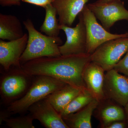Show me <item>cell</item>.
Listing matches in <instances>:
<instances>
[{
	"label": "cell",
	"mask_w": 128,
	"mask_h": 128,
	"mask_svg": "<svg viewBox=\"0 0 128 128\" xmlns=\"http://www.w3.org/2000/svg\"><path fill=\"white\" fill-rule=\"evenodd\" d=\"M91 61V54H88L44 57L22 64L21 69L30 76H51L84 90L86 88L82 78V72Z\"/></svg>",
	"instance_id": "1"
},
{
	"label": "cell",
	"mask_w": 128,
	"mask_h": 128,
	"mask_svg": "<svg viewBox=\"0 0 128 128\" xmlns=\"http://www.w3.org/2000/svg\"><path fill=\"white\" fill-rule=\"evenodd\" d=\"M36 76L24 96L9 104L7 108L9 114L22 113L28 111L32 105L67 84L51 76L44 75Z\"/></svg>",
	"instance_id": "2"
},
{
	"label": "cell",
	"mask_w": 128,
	"mask_h": 128,
	"mask_svg": "<svg viewBox=\"0 0 128 128\" xmlns=\"http://www.w3.org/2000/svg\"><path fill=\"white\" fill-rule=\"evenodd\" d=\"M23 24L28 33V39L20 59L21 65L37 58L61 55L58 45L62 41L59 37L54 38L42 34L35 28L30 18L23 21Z\"/></svg>",
	"instance_id": "3"
},
{
	"label": "cell",
	"mask_w": 128,
	"mask_h": 128,
	"mask_svg": "<svg viewBox=\"0 0 128 128\" xmlns=\"http://www.w3.org/2000/svg\"><path fill=\"white\" fill-rule=\"evenodd\" d=\"M128 50V37L112 40L102 44L91 54V61L106 72L114 68Z\"/></svg>",
	"instance_id": "4"
},
{
	"label": "cell",
	"mask_w": 128,
	"mask_h": 128,
	"mask_svg": "<svg viewBox=\"0 0 128 128\" xmlns=\"http://www.w3.org/2000/svg\"><path fill=\"white\" fill-rule=\"evenodd\" d=\"M82 13L86 25L87 38V53L91 54L102 44L112 40L128 37V33L113 34L98 23L95 14L88 5L85 6Z\"/></svg>",
	"instance_id": "5"
},
{
	"label": "cell",
	"mask_w": 128,
	"mask_h": 128,
	"mask_svg": "<svg viewBox=\"0 0 128 128\" xmlns=\"http://www.w3.org/2000/svg\"><path fill=\"white\" fill-rule=\"evenodd\" d=\"M79 21L74 27L60 25V30L64 32L66 41L59 46L61 55L82 54L87 53L86 29L82 12L79 14Z\"/></svg>",
	"instance_id": "6"
},
{
	"label": "cell",
	"mask_w": 128,
	"mask_h": 128,
	"mask_svg": "<svg viewBox=\"0 0 128 128\" xmlns=\"http://www.w3.org/2000/svg\"><path fill=\"white\" fill-rule=\"evenodd\" d=\"M30 76L24 72L22 69L16 67L1 80L0 90L3 101L10 103L24 95L29 88Z\"/></svg>",
	"instance_id": "7"
},
{
	"label": "cell",
	"mask_w": 128,
	"mask_h": 128,
	"mask_svg": "<svg viewBox=\"0 0 128 128\" xmlns=\"http://www.w3.org/2000/svg\"><path fill=\"white\" fill-rule=\"evenodd\" d=\"M87 5L106 30H109L118 21H128V10L121 0H114L104 3L96 2Z\"/></svg>",
	"instance_id": "8"
},
{
	"label": "cell",
	"mask_w": 128,
	"mask_h": 128,
	"mask_svg": "<svg viewBox=\"0 0 128 128\" xmlns=\"http://www.w3.org/2000/svg\"><path fill=\"white\" fill-rule=\"evenodd\" d=\"M103 92L105 98L124 107L128 102V76L114 68L106 72Z\"/></svg>",
	"instance_id": "9"
},
{
	"label": "cell",
	"mask_w": 128,
	"mask_h": 128,
	"mask_svg": "<svg viewBox=\"0 0 128 128\" xmlns=\"http://www.w3.org/2000/svg\"><path fill=\"white\" fill-rule=\"evenodd\" d=\"M28 39V34L25 33L19 39L6 41L0 40V64L6 71L12 66L21 68L20 59L24 52Z\"/></svg>",
	"instance_id": "10"
},
{
	"label": "cell",
	"mask_w": 128,
	"mask_h": 128,
	"mask_svg": "<svg viewBox=\"0 0 128 128\" xmlns=\"http://www.w3.org/2000/svg\"><path fill=\"white\" fill-rule=\"evenodd\" d=\"M34 119L46 128H69L59 113L46 98L30 106L28 108Z\"/></svg>",
	"instance_id": "11"
},
{
	"label": "cell",
	"mask_w": 128,
	"mask_h": 128,
	"mask_svg": "<svg viewBox=\"0 0 128 128\" xmlns=\"http://www.w3.org/2000/svg\"><path fill=\"white\" fill-rule=\"evenodd\" d=\"M105 72L101 66L92 61L86 65L82 72L86 89L98 102L106 98L103 92Z\"/></svg>",
	"instance_id": "12"
},
{
	"label": "cell",
	"mask_w": 128,
	"mask_h": 128,
	"mask_svg": "<svg viewBox=\"0 0 128 128\" xmlns=\"http://www.w3.org/2000/svg\"><path fill=\"white\" fill-rule=\"evenodd\" d=\"M93 115L99 121L100 128H106L114 121H126L124 107L107 98L98 102Z\"/></svg>",
	"instance_id": "13"
},
{
	"label": "cell",
	"mask_w": 128,
	"mask_h": 128,
	"mask_svg": "<svg viewBox=\"0 0 128 128\" xmlns=\"http://www.w3.org/2000/svg\"><path fill=\"white\" fill-rule=\"evenodd\" d=\"M89 0H54L52 3L59 16L60 25L71 26Z\"/></svg>",
	"instance_id": "14"
},
{
	"label": "cell",
	"mask_w": 128,
	"mask_h": 128,
	"mask_svg": "<svg viewBox=\"0 0 128 128\" xmlns=\"http://www.w3.org/2000/svg\"><path fill=\"white\" fill-rule=\"evenodd\" d=\"M22 25L19 18L14 15L0 14V38L12 41L24 35Z\"/></svg>",
	"instance_id": "15"
},
{
	"label": "cell",
	"mask_w": 128,
	"mask_h": 128,
	"mask_svg": "<svg viewBox=\"0 0 128 128\" xmlns=\"http://www.w3.org/2000/svg\"><path fill=\"white\" fill-rule=\"evenodd\" d=\"M98 103L94 99L80 110L62 118L69 128H92V117Z\"/></svg>",
	"instance_id": "16"
},
{
	"label": "cell",
	"mask_w": 128,
	"mask_h": 128,
	"mask_svg": "<svg viewBox=\"0 0 128 128\" xmlns=\"http://www.w3.org/2000/svg\"><path fill=\"white\" fill-rule=\"evenodd\" d=\"M82 90L67 84L64 87L50 94L46 98L60 114Z\"/></svg>",
	"instance_id": "17"
},
{
	"label": "cell",
	"mask_w": 128,
	"mask_h": 128,
	"mask_svg": "<svg viewBox=\"0 0 128 128\" xmlns=\"http://www.w3.org/2000/svg\"><path fill=\"white\" fill-rule=\"evenodd\" d=\"M44 8L46 14L40 30L47 36L54 38L58 37L60 30V25L58 19L57 18V11L52 4L48 5Z\"/></svg>",
	"instance_id": "18"
},
{
	"label": "cell",
	"mask_w": 128,
	"mask_h": 128,
	"mask_svg": "<svg viewBox=\"0 0 128 128\" xmlns=\"http://www.w3.org/2000/svg\"><path fill=\"white\" fill-rule=\"evenodd\" d=\"M94 99H96L87 89H84L60 114L63 117L76 112L88 105Z\"/></svg>",
	"instance_id": "19"
},
{
	"label": "cell",
	"mask_w": 128,
	"mask_h": 128,
	"mask_svg": "<svg viewBox=\"0 0 128 128\" xmlns=\"http://www.w3.org/2000/svg\"><path fill=\"white\" fill-rule=\"evenodd\" d=\"M34 118L32 114H29L25 116L15 118H6L3 120L6 124L11 128H34L33 123Z\"/></svg>",
	"instance_id": "20"
},
{
	"label": "cell",
	"mask_w": 128,
	"mask_h": 128,
	"mask_svg": "<svg viewBox=\"0 0 128 128\" xmlns=\"http://www.w3.org/2000/svg\"><path fill=\"white\" fill-rule=\"evenodd\" d=\"M114 69L119 73L128 76V50L124 57L114 66Z\"/></svg>",
	"instance_id": "21"
},
{
	"label": "cell",
	"mask_w": 128,
	"mask_h": 128,
	"mask_svg": "<svg viewBox=\"0 0 128 128\" xmlns=\"http://www.w3.org/2000/svg\"><path fill=\"white\" fill-rule=\"evenodd\" d=\"M22 1L44 8L48 5L52 4L54 0H22Z\"/></svg>",
	"instance_id": "22"
},
{
	"label": "cell",
	"mask_w": 128,
	"mask_h": 128,
	"mask_svg": "<svg viewBox=\"0 0 128 128\" xmlns=\"http://www.w3.org/2000/svg\"><path fill=\"white\" fill-rule=\"evenodd\" d=\"M128 128L126 121H116L109 124L106 128Z\"/></svg>",
	"instance_id": "23"
},
{
	"label": "cell",
	"mask_w": 128,
	"mask_h": 128,
	"mask_svg": "<svg viewBox=\"0 0 128 128\" xmlns=\"http://www.w3.org/2000/svg\"><path fill=\"white\" fill-rule=\"evenodd\" d=\"M22 0H0V4L3 7L12 6H20Z\"/></svg>",
	"instance_id": "24"
},
{
	"label": "cell",
	"mask_w": 128,
	"mask_h": 128,
	"mask_svg": "<svg viewBox=\"0 0 128 128\" xmlns=\"http://www.w3.org/2000/svg\"><path fill=\"white\" fill-rule=\"evenodd\" d=\"M124 108L125 115H126V121L128 127V102L124 107Z\"/></svg>",
	"instance_id": "25"
},
{
	"label": "cell",
	"mask_w": 128,
	"mask_h": 128,
	"mask_svg": "<svg viewBox=\"0 0 128 128\" xmlns=\"http://www.w3.org/2000/svg\"><path fill=\"white\" fill-rule=\"evenodd\" d=\"M113 0H98L96 2L101 3H107V2H109Z\"/></svg>",
	"instance_id": "26"
}]
</instances>
